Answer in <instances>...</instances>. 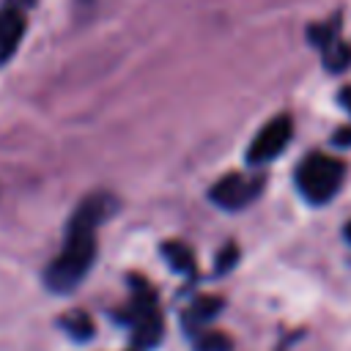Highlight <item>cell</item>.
I'll return each instance as SVG.
<instances>
[{
	"label": "cell",
	"mask_w": 351,
	"mask_h": 351,
	"mask_svg": "<svg viewBox=\"0 0 351 351\" xmlns=\"http://www.w3.org/2000/svg\"><path fill=\"white\" fill-rule=\"evenodd\" d=\"M115 208H118V203L107 192L88 195L74 208L69 228H66V241L44 271V282L52 293H71L82 282V277L90 271L93 258H96L99 225L104 219H110Z\"/></svg>",
	"instance_id": "6da1fadb"
},
{
	"label": "cell",
	"mask_w": 351,
	"mask_h": 351,
	"mask_svg": "<svg viewBox=\"0 0 351 351\" xmlns=\"http://www.w3.org/2000/svg\"><path fill=\"white\" fill-rule=\"evenodd\" d=\"M129 282H132V304L126 310V321L132 326V343L134 348H154L159 346L165 332L156 291L140 274H132Z\"/></svg>",
	"instance_id": "7a4b0ae2"
},
{
	"label": "cell",
	"mask_w": 351,
	"mask_h": 351,
	"mask_svg": "<svg viewBox=\"0 0 351 351\" xmlns=\"http://www.w3.org/2000/svg\"><path fill=\"white\" fill-rule=\"evenodd\" d=\"M343 184V162L329 154H307L296 167V186L310 203H326Z\"/></svg>",
	"instance_id": "3957f363"
},
{
	"label": "cell",
	"mask_w": 351,
	"mask_h": 351,
	"mask_svg": "<svg viewBox=\"0 0 351 351\" xmlns=\"http://www.w3.org/2000/svg\"><path fill=\"white\" fill-rule=\"evenodd\" d=\"M263 189V176H244V173H228L222 176L208 197L211 203H217L219 208H228V211H236V208H244L250 206Z\"/></svg>",
	"instance_id": "277c9868"
},
{
	"label": "cell",
	"mask_w": 351,
	"mask_h": 351,
	"mask_svg": "<svg viewBox=\"0 0 351 351\" xmlns=\"http://www.w3.org/2000/svg\"><path fill=\"white\" fill-rule=\"evenodd\" d=\"M291 134H293V121H291V115H277V118H271L269 123L261 126V132H258L255 140L250 143V148H247V162H250V165L271 162V159L280 156L282 148L291 143Z\"/></svg>",
	"instance_id": "5b68a950"
},
{
	"label": "cell",
	"mask_w": 351,
	"mask_h": 351,
	"mask_svg": "<svg viewBox=\"0 0 351 351\" xmlns=\"http://www.w3.org/2000/svg\"><path fill=\"white\" fill-rule=\"evenodd\" d=\"M310 41L321 49L326 69H332V71L348 69V63H351V47L340 38L337 19L326 22V25H318V27H310Z\"/></svg>",
	"instance_id": "8992f818"
},
{
	"label": "cell",
	"mask_w": 351,
	"mask_h": 351,
	"mask_svg": "<svg viewBox=\"0 0 351 351\" xmlns=\"http://www.w3.org/2000/svg\"><path fill=\"white\" fill-rule=\"evenodd\" d=\"M22 36H25V14L19 8H3L0 11V69L16 52Z\"/></svg>",
	"instance_id": "52a82bcc"
},
{
	"label": "cell",
	"mask_w": 351,
	"mask_h": 351,
	"mask_svg": "<svg viewBox=\"0 0 351 351\" xmlns=\"http://www.w3.org/2000/svg\"><path fill=\"white\" fill-rule=\"evenodd\" d=\"M219 310H222V299H219V296H200V299H195L192 307L186 310V315H184V326H186L189 332L203 329Z\"/></svg>",
	"instance_id": "ba28073f"
},
{
	"label": "cell",
	"mask_w": 351,
	"mask_h": 351,
	"mask_svg": "<svg viewBox=\"0 0 351 351\" xmlns=\"http://www.w3.org/2000/svg\"><path fill=\"white\" fill-rule=\"evenodd\" d=\"M162 252H165V258L170 261V266H173L176 271H184V274H192V271H195V258H192V250H189L186 244H181V241H167V244L162 247Z\"/></svg>",
	"instance_id": "9c48e42d"
},
{
	"label": "cell",
	"mask_w": 351,
	"mask_h": 351,
	"mask_svg": "<svg viewBox=\"0 0 351 351\" xmlns=\"http://www.w3.org/2000/svg\"><path fill=\"white\" fill-rule=\"evenodd\" d=\"M60 326L74 340H90L93 337V321L88 318V313H71V315L60 318Z\"/></svg>",
	"instance_id": "30bf717a"
},
{
	"label": "cell",
	"mask_w": 351,
	"mask_h": 351,
	"mask_svg": "<svg viewBox=\"0 0 351 351\" xmlns=\"http://www.w3.org/2000/svg\"><path fill=\"white\" fill-rule=\"evenodd\" d=\"M197 351H230V337L222 332H200L195 340Z\"/></svg>",
	"instance_id": "8fae6325"
},
{
	"label": "cell",
	"mask_w": 351,
	"mask_h": 351,
	"mask_svg": "<svg viewBox=\"0 0 351 351\" xmlns=\"http://www.w3.org/2000/svg\"><path fill=\"white\" fill-rule=\"evenodd\" d=\"M236 258H239V250H236L233 244H228V247L222 250V255H217V271H228Z\"/></svg>",
	"instance_id": "7c38bea8"
},
{
	"label": "cell",
	"mask_w": 351,
	"mask_h": 351,
	"mask_svg": "<svg viewBox=\"0 0 351 351\" xmlns=\"http://www.w3.org/2000/svg\"><path fill=\"white\" fill-rule=\"evenodd\" d=\"M340 101H343V107H346V110H348V112H351V85H348V88H343V90H340Z\"/></svg>",
	"instance_id": "4fadbf2b"
},
{
	"label": "cell",
	"mask_w": 351,
	"mask_h": 351,
	"mask_svg": "<svg viewBox=\"0 0 351 351\" xmlns=\"http://www.w3.org/2000/svg\"><path fill=\"white\" fill-rule=\"evenodd\" d=\"M14 3V8H25V5H30L33 0H11Z\"/></svg>",
	"instance_id": "5bb4252c"
},
{
	"label": "cell",
	"mask_w": 351,
	"mask_h": 351,
	"mask_svg": "<svg viewBox=\"0 0 351 351\" xmlns=\"http://www.w3.org/2000/svg\"><path fill=\"white\" fill-rule=\"evenodd\" d=\"M346 239H348V241H351V222H348V225H346Z\"/></svg>",
	"instance_id": "9a60e30c"
}]
</instances>
